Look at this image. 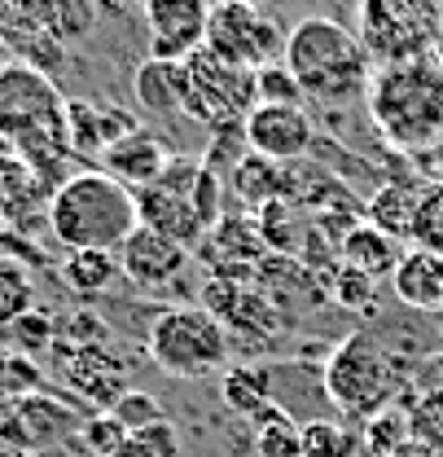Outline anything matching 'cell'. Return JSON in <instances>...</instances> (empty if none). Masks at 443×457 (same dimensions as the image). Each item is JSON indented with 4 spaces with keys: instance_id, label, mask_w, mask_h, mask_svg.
Here are the masks:
<instances>
[{
    "instance_id": "15",
    "label": "cell",
    "mask_w": 443,
    "mask_h": 457,
    "mask_svg": "<svg viewBox=\"0 0 443 457\" xmlns=\"http://www.w3.org/2000/svg\"><path fill=\"white\" fill-rule=\"evenodd\" d=\"M66 128H70V145L84 159H102L114 141H123L127 132H136V114L106 106V102H66Z\"/></svg>"
},
{
    "instance_id": "32",
    "label": "cell",
    "mask_w": 443,
    "mask_h": 457,
    "mask_svg": "<svg viewBox=\"0 0 443 457\" xmlns=\"http://www.w3.org/2000/svg\"><path fill=\"white\" fill-rule=\"evenodd\" d=\"M408 242L422 246V251H439L443 255V185L426 189L417 198V220H413V237Z\"/></svg>"
},
{
    "instance_id": "27",
    "label": "cell",
    "mask_w": 443,
    "mask_h": 457,
    "mask_svg": "<svg viewBox=\"0 0 443 457\" xmlns=\"http://www.w3.org/2000/svg\"><path fill=\"white\" fill-rule=\"evenodd\" d=\"M45 392V370L40 361L13 352V347H0V409H13L27 396Z\"/></svg>"
},
{
    "instance_id": "11",
    "label": "cell",
    "mask_w": 443,
    "mask_h": 457,
    "mask_svg": "<svg viewBox=\"0 0 443 457\" xmlns=\"http://www.w3.org/2000/svg\"><path fill=\"white\" fill-rule=\"evenodd\" d=\"M211 0H145V27H150V57L185 62L207 45Z\"/></svg>"
},
{
    "instance_id": "7",
    "label": "cell",
    "mask_w": 443,
    "mask_h": 457,
    "mask_svg": "<svg viewBox=\"0 0 443 457\" xmlns=\"http://www.w3.org/2000/svg\"><path fill=\"white\" fill-rule=\"evenodd\" d=\"M399 392V365L369 335H347L330 347L325 361V396L347 418H378L387 413L390 396Z\"/></svg>"
},
{
    "instance_id": "8",
    "label": "cell",
    "mask_w": 443,
    "mask_h": 457,
    "mask_svg": "<svg viewBox=\"0 0 443 457\" xmlns=\"http://www.w3.org/2000/svg\"><path fill=\"white\" fill-rule=\"evenodd\" d=\"M255 111V71L216 57L207 45L180 62V114L198 123H242Z\"/></svg>"
},
{
    "instance_id": "9",
    "label": "cell",
    "mask_w": 443,
    "mask_h": 457,
    "mask_svg": "<svg viewBox=\"0 0 443 457\" xmlns=\"http://www.w3.org/2000/svg\"><path fill=\"white\" fill-rule=\"evenodd\" d=\"M285 36L277 22L250 4V0H220L211 4V22H207V49L242 71H264L285 57Z\"/></svg>"
},
{
    "instance_id": "38",
    "label": "cell",
    "mask_w": 443,
    "mask_h": 457,
    "mask_svg": "<svg viewBox=\"0 0 443 457\" xmlns=\"http://www.w3.org/2000/svg\"><path fill=\"white\" fill-rule=\"evenodd\" d=\"M136 440H141L154 457H180V431H176L167 418L154 422V427H145V431H136Z\"/></svg>"
},
{
    "instance_id": "1",
    "label": "cell",
    "mask_w": 443,
    "mask_h": 457,
    "mask_svg": "<svg viewBox=\"0 0 443 457\" xmlns=\"http://www.w3.org/2000/svg\"><path fill=\"white\" fill-rule=\"evenodd\" d=\"M0 141L36 171L49 189H57L70 171L75 145L66 128V97L57 93L53 75L9 57L0 66Z\"/></svg>"
},
{
    "instance_id": "2",
    "label": "cell",
    "mask_w": 443,
    "mask_h": 457,
    "mask_svg": "<svg viewBox=\"0 0 443 457\" xmlns=\"http://www.w3.org/2000/svg\"><path fill=\"white\" fill-rule=\"evenodd\" d=\"M303 93V102L316 106H356L369 97L373 84V57L365 54L360 36L342 27L338 18L312 13L290 27L285 36V57H281Z\"/></svg>"
},
{
    "instance_id": "6",
    "label": "cell",
    "mask_w": 443,
    "mask_h": 457,
    "mask_svg": "<svg viewBox=\"0 0 443 457\" xmlns=\"http://www.w3.org/2000/svg\"><path fill=\"white\" fill-rule=\"evenodd\" d=\"M145 347H150V361L171 378H207L228 365L233 335L224 330V321L211 308L185 303V308H163L154 317Z\"/></svg>"
},
{
    "instance_id": "41",
    "label": "cell",
    "mask_w": 443,
    "mask_h": 457,
    "mask_svg": "<svg viewBox=\"0 0 443 457\" xmlns=\"http://www.w3.org/2000/svg\"><path fill=\"white\" fill-rule=\"evenodd\" d=\"M0 154H9V145H4V141H0Z\"/></svg>"
},
{
    "instance_id": "42",
    "label": "cell",
    "mask_w": 443,
    "mask_h": 457,
    "mask_svg": "<svg viewBox=\"0 0 443 457\" xmlns=\"http://www.w3.org/2000/svg\"><path fill=\"white\" fill-rule=\"evenodd\" d=\"M0 220H4V203H0Z\"/></svg>"
},
{
    "instance_id": "19",
    "label": "cell",
    "mask_w": 443,
    "mask_h": 457,
    "mask_svg": "<svg viewBox=\"0 0 443 457\" xmlns=\"http://www.w3.org/2000/svg\"><path fill=\"white\" fill-rule=\"evenodd\" d=\"M390 290L399 303L417 308V312H435L443 308V255L439 251H404L399 269L390 273Z\"/></svg>"
},
{
    "instance_id": "26",
    "label": "cell",
    "mask_w": 443,
    "mask_h": 457,
    "mask_svg": "<svg viewBox=\"0 0 443 457\" xmlns=\"http://www.w3.org/2000/svg\"><path fill=\"white\" fill-rule=\"evenodd\" d=\"M250 422H255V453L259 457H303V436L281 404L259 409Z\"/></svg>"
},
{
    "instance_id": "39",
    "label": "cell",
    "mask_w": 443,
    "mask_h": 457,
    "mask_svg": "<svg viewBox=\"0 0 443 457\" xmlns=\"http://www.w3.org/2000/svg\"><path fill=\"white\" fill-rule=\"evenodd\" d=\"M111 457H154V453H150V449H145V445H141L136 436H127V440H123V445H119Z\"/></svg>"
},
{
    "instance_id": "34",
    "label": "cell",
    "mask_w": 443,
    "mask_h": 457,
    "mask_svg": "<svg viewBox=\"0 0 443 457\" xmlns=\"http://www.w3.org/2000/svg\"><path fill=\"white\" fill-rule=\"evenodd\" d=\"M123 440H127V431L114 422V413H93V418H84V427H79V445L93 457H111Z\"/></svg>"
},
{
    "instance_id": "13",
    "label": "cell",
    "mask_w": 443,
    "mask_h": 457,
    "mask_svg": "<svg viewBox=\"0 0 443 457\" xmlns=\"http://www.w3.org/2000/svg\"><path fill=\"white\" fill-rule=\"evenodd\" d=\"M119 269H123L127 282L159 290V286H171L189 269V246H180V242H171V237L141 225L119 246Z\"/></svg>"
},
{
    "instance_id": "31",
    "label": "cell",
    "mask_w": 443,
    "mask_h": 457,
    "mask_svg": "<svg viewBox=\"0 0 443 457\" xmlns=\"http://www.w3.org/2000/svg\"><path fill=\"white\" fill-rule=\"evenodd\" d=\"M255 106H303V93H299L285 62L255 71Z\"/></svg>"
},
{
    "instance_id": "22",
    "label": "cell",
    "mask_w": 443,
    "mask_h": 457,
    "mask_svg": "<svg viewBox=\"0 0 443 457\" xmlns=\"http://www.w3.org/2000/svg\"><path fill=\"white\" fill-rule=\"evenodd\" d=\"M36 303V269L13 255L9 246H0V330H9L18 317H27Z\"/></svg>"
},
{
    "instance_id": "30",
    "label": "cell",
    "mask_w": 443,
    "mask_h": 457,
    "mask_svg": "<svg viewBox=\"0 0 443 457\" xmlns=\"http://www.w3.org/2000/svg\"><path fill=\"white\" fill-rule=\"evenodd\" d=\"M417 198L422 194H413V189H395L387 185L382 194H373V203H369V225H378L382 233L390 237H413V220H417Z\"/></svg>"
},
{
    "instance_id": "29",
    "label": "cell",
    "mask_w": 443,
    "mask_h": 457,
    "mask_svg": "<svg viewBox=\"0 0 443 457\" xmlns=\"http://www.w3.org/2000/svg\"><path fill=\"white\" fill-rule=\"evenodd\" d=\"M57 335H62V326H57V317L49 308H31L27 317H18L9 330H0V339L4 347H13V352H22V356H40V352H53Z\"/></svg>"
},
{
    "instance_id": "37",
    "label": "cell",
    "mask_w": 443,
    "mask_h": 457,
    "mask_svg": "<svg viewBox=\"0 0 443 457\" xmlns=\"http://www.w3.org/2000/svg\"><path fill=\"white\" fill-rule=\"evenodd\" d=\"M408 436H422L426 445H443V392L426 396L417 409H413V418H408Z\"/></svg>"
},
{
    "instance_id": "20",
    "label": "cell",
    "mask_w": 443,
    "mask_h": 457,
    "mask_svg": "<svg viewBox=\"0 0 443 457\" xmlns=\"http://www.w3.org/2000/svg\"><path fill=\"white\" fill-rule=\"evenodd\" d=\"M9 4H13V13H22L27 22L49 31L53 40L88 36V27H93V4L88 0H9Z\"/></svg>"
},
{
    "instance_id": "25",
    "label": "cell",
    "mask_w": 443,
    "mask_h": 457,
    "mask_svg": "<svg viewBox=\"0 0 443 457\" xmlns=\"http://www.w3.org/2000/svg\"><path fill=\"white\" fill-rule=\"evenodd\" d=\"M220 396L233 413L255 418L259 409L273 404V387H268V374L264 370H255V365H228L220 378Z\"/></svg>"
},
{
    "instance_id": "3",
    "label": "cell",
    "mask_w": 443,
    "mask_h": 457,
    "mask_svg": "<svg viewBox=\"0 0 443 457\" xmlns=\"http://www.w3.org/2000/svg\"><path fill=\"white\" fill-rule=\"evenodd\" d=\"M45 220L57 246L70 251H114L141 228L136 212V194L127 185H119L111 171L102 168H79L53 189Z\"/></svg>"
},
{
    "instance_id": "36",
    "label": "cell",
    "mask_w": 443,
    "mask_h": 457,
    "mask_svg": "<svg viewBox=\"0 0 443 457\" xmlns=\"http://www.w3.org/2000/svg\"><path fill=\"white\" fill-rule=\"evenodd\" d=\"M408 418H395V413H378L373 422H369V436H365V445L373 449V453L382 457H395L399 453V445L408 440V427H404Z\"/></svg>"
},
{
    "instance_id": "4",
    "label": "cell",
    "mask_w": 443,
    "mask_h": 457,
    "mask_svg": "<svg viewBox=\"0 0 443 457\" xmlns=\"http://www.w3.org/2000/svg\"><path fill=\"white\" fill-rule=\"evenodd\" d=\"M365 106L395 150H443V62L422 57L404 66H378Z\"/></svg>"
},
{
    "instance_id": "28",
    "label": "cell",
    "mask_w": 443,
    "mask_h": 457,
    "mask_svg": "<svg viewBox=\"0 0 443 457\" xmlns=\"http://www.w3.org/2000/svg\"><path fill=\"white\" fill-rule=\"evenodd\" d=\"M299 436H303V457H360L365 449V440L338 418H312Z\"/></svg>"
},
{
    "instance_id": "40",
    "label": "cell",
    "mask_w": 443,
    "mask_h": 457,
    "mask_svg": "<svg viewBox=\"0 0 443 457\" xmlns=\"http://www.w3.org/2000/svg\"><path fill=\"white\" fill-rule=\"evenodd\" d=\"M9 62V45H4V36H0V66Z\"/></svg>"
},
{
    "instance_id": "18",
    "label": "cell",
    "mask_w": 443,
    "mask_h": 457,
    "mask_svg": "<svg viewBox=\"0 0 443 457\" xmlns=\"http://www.w3.org/2000/svg\"><path fill=\"white\" fill-rule=\"evenodd\" d=\"M338 255H342V269H356V273H365L373 282H382V278L390 282V273L404 260V246H399V237H390V233H382L378 225L365 220V225H351L342 233Z\"/></svg>"
},
{
    "instance_id": "16",
    "label": "cell",
    "mask_w": 443,
    "mask_h": 457,
    "mask_svg": "<svg viewBox=\"0 0 443 457\" xmlns=\"http://www.w3.org/2000/svg\"><path fill=\"white\" fill-rule=\"evenodd\" d=\"M9 418L18 422V436H22L27 449L62 445V440L79 436V427H84V418H79L62 396H49V392H36V396H27L22 404H13Z\"/></svg>"
},
{
    "instance_id": "10",
    "label": "cell",
    "mask_w": 443,
    "mask_h": 457,
    "mask_svg": "<svg viewBox=\"0 0 443 457\" xmlns=\"http://www.w3.org/2000/svg\"><path fill=\"white\" fill-rule=\"evenodd\" d=\"M242 141L250 154L273 159V163H294L312 150L316 128L303 106H255L242 119Z\"/></svg>"
},
{
    "instance_id": "14",
    "label": "cell",
    "mask_w": 443,
    "mask_h": 457,
    "mask_svg": "<svg viewBox=\"0 0 443 457\" xmlns=\"http://www.w3.org/2000/svg\"><path fill=\"white\" fill-rule=\"evenodd\" d=\"M167 163H171V154H167V145L150 132V128L127 132L123 141H114L111 150L102 154V171H111L114 180L127 185L132 194L150 189V185L167 171Z\"/></svg>"
},
{
    "instance_id": "21",
    "label": "cell",
    "mask_w": 443,
    "mask_h": 457,
    "mask_svg": "<svg viewBox=\"0 0 443 457\" xmlns=\"http://www.w3.org/2000/svg\"><path fill=\"white\" fill-rule=\"evenodd\" d=\"M233 194L246 203V207H268V203H285L294 194V185H285V163L273 159H259V154H246L237 168H233Z\"/></svg>"
},
{
    "instance_id": "24",
    "label": "cell",
    "mask_w": 443,
    "mask_h": 457,
    "mask_svg": "<svg viewBox=\"0 0 443 457\" xmlns=\"http://www.w3.org/2000/svg\"><path fill=\"white\" fill-rule=\"evenodd\" d=\"M136 102L150 114H180V62L150 57L136 71Z\"/></svg>"
},
{
    "instance_id": "23",
    "label": "cell",
    "mask_w": 443,
    "mask_h": 457,
    "mask_svg": "<svg viewBox=\"0 0 443 457\" xmlns=\"http://www.w3.org/2000/svg\"><path fill=\"white\" fill-rule=\"evenodd\" d=\"M119 278H123V269H119L114 251H70L62 260V282L75 295H106Z\"/></svg>"
},
{
    "instance_id": "35",
    "label": "cell",
    "mask_w": 443,
    "mask_h": 457,
    "mask_svg": "<svg viewBox=\"0 0 443 457\" xmlns=\"http://www.w3.org/2000/svg\"><path fill=\"white\" fill-rule=\"evenodd\" d=\"M333 299L342 303V308H351V312H373V303H378V295H373V278H365V273H356V269H342L338 273V282H333Z\"/></svg>"
},
{
    "instance_id": "33",
    "label": "cell",
    "mask_w": 443,
    "mask_h": 457,
    "mask_svg": "<svg viewBox=\"0 0 443 457\" xmlns=\"http://www.w3.org/2000/svg\"><path fill=\"white\" fill-rule=\"evenodd\" d=\"M114 422L127 431V436H136V431H145V427H154V422H163V404L150 396V392H136V387H127L123 396L114 400Z\"/></svg>"
},
{
    "instance_id": "12",
    "label": "cell",
    "mask_w": 443,
    "mask_h": 457,
    "mask_svg": "<svg viewBox=\"0 0 443 457\" xmlns=\"http://www.w3.org/2000/svg\"><path fill=\"white\" fill-rule=\"evenodd\" d=\"M53 352H57V374H62V383H70V387H75V396L102 404L106 413L114 409V400L127 392L123 370H119V361H114L106 347H75V343H57Z\"/></svg>"
},
{
    "instance_id": "17",
    "label": "cell",
    "mask_w": 443,
    "mask_h": 457,
    "mask_svg": "<svg viewBox=\"0 0 443 457\" xmlns=\"http://www.w3.org/2000/svg\"><path fill=\"white\" fill-rule=\"evenodd\" d=\"M136 212H141V225L145 228L163 233V237L180 242V246H189V251H193V242L207 233L202 216H198V207H193V198L171 194V189H163V185L141 189V194H136Z\"/></svg>"
},
{
    "instance_id": "5",
    "label": "cell",
    "mask_w": 443,
    "mask_h": 457,
    "mask_svg": "<svg viewBox=\"0 0 443 457\" xmlns=\"http://www.w3.org/2000/svg\"><path fill=\"white\" fill-rule=\"evenodd\" d=\"M356 36L373 66L435 57L443 45V0H356Z\"/></svg>"
},
{
    "instance_id": "43",
    "label": "cell",
    "mask_w": 443,
    "mask_h": 457,
    "mask_svg": "<svg viewBox=\"0 0 443 457\" xmlns=\"http://www.w3.org/2000/svg\"><path fill=\"white\" fill-rule=\"evenodd\" d=\"M435 57H439V62H443V45H439V54H435Z\"/></svg>"
}]
</instances>
